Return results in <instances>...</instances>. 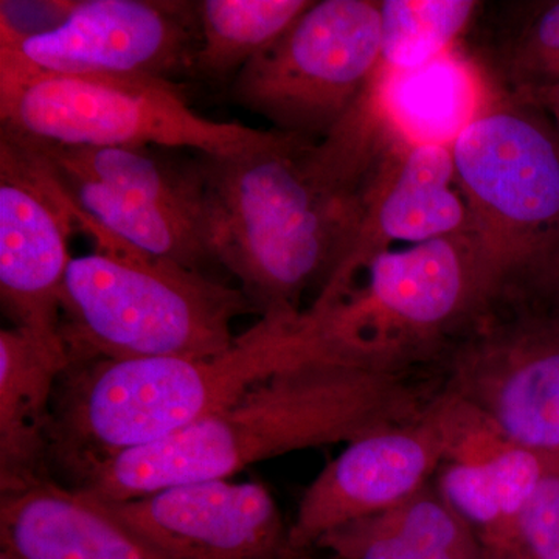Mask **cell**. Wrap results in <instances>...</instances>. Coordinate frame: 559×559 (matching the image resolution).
Masks as SVG:
<instances>
[{
    "label": "cell",
    "mask_w": 559,
    "mask_h": 559,
    "mask_svg": "<svg viewBox=\"0 0 559 559\" xmlns=\"http://www.w3.org/2000/svg\"><path fill=\"white\" fill-rule=\"evenodd\" d=\"M0 547L25 559H167L100 499L51 476L0 487Z\"/></svg>",
    "instance_id": "obj_16"
},
{
    "label": "cell",
    "mask_w": 559,
    "mask_h": 559,
    "mask_svg": "<svg viewBox=\"0 0 559 559\" xmlns=\"http://www.w3.org/2000/svg\"><path fill=\"white\" fill-rule=\"evenodd\" d=\"M68 367L62 345L0 331V487L50 476L55 392Z\"/></svg>",
    "instance_id": "obj_17"
},
{
    "label": "cell",
    "mask_w": 559,
    "mask_h": 559,
    "mask_svg": "<svg viewBox=\"0 0 559 559\" xmlns=\"http://www.w3.org/2000/svg\"><path fill=\"white\" fill-rule=\"evenodd\" d=\"M520 539L528 559H559V455L522 511Z\"/></svg>",
    "instance_id": "obj_23"
},
{
    "label": "cell",
    "mask_w": 559,
    "mask_h": 559,
    "mask_svg": "<svg viewBox=\"0 0 559 559\" xmlns=\"http://www.w3.org/2000/svg\"><path fill=\"white\" fill-rule=\"evenodd\" d=\"M452 153L492 307L558 248V140L533 106L510 97Z\"/></svg>",
    "instance_id": "obj_7"
},
{
    "label": "cell",
    "mask_w": 559,
    "mask_h": 559,
    "mask_svg": "<svg viewBox=\"0 0 559 559\" xmlns=\"http://www.w3.org/2000/svg\"><path fill=\"white\" fill-rule=\"evenodd\" d=\"M2 131L61 146L190 148L240 153L267 131L194 112L170 80L134 75H53L0 69Z\"/></svg>",
    "instance_id": "obj_6"
},
{
    "label": "cell",
    "mask_w": 559,
    "mask_h": 559,
    "mask_svg": "<svg viewBox=\"0 0 559 559\" xmlns=\"http://www.w3.org/2000/svg\"><path fill=\"white\" fill-rule=\"evenodd\" d=\"M194 3L83 0L55 27L22 32L0 10V69L53 75L168 76L191 72Z\"/></svg>",
    "instance_id": "obj_9"
},
{
    "label": "cell",
    "mask_w": 559,
    "mask_h": 559,
    "mask_svg": "<svg viewBox=\"0 0 559 559\" xmlns=\"http://www.w3.org/2000/svg\"><path fill=\"white\" fill-rule=\"evenodd\" d=\"M0 559H25L21 557L16 551L7 549V547H0Z\"/></svg>",
    "instance_id": "obj_27"
},
{
    "label": "cell",
    "mask_w": 559,
    "mask_h": 559,
    "mask_svg": "<svg viewBox=\"0 0 559 559\" xmlns=\"http://www.w3.org/2000/svg\"><path fill=\"white\" fill-rule=\"evenodd\" d=\"M437 488L473 525L488 549L521 547L520 533L507 520L498 488L488 469L476 463L447 460L439 469Z\"/></svg>",
    "instance_id": "obj_21"
},
{
    "label": "cell",
    "mask_w": 559,
    "mask_h": 559,
    "mask_svg": "<svg viewBox=\"0 0 559 559\" xmlns=\"http://www.w3.org/2000/svg\"><path fill=\"white\" fill-rule=\"evenodd\" d=\"M491 69L514 98L559 83V2L540 10L514 35Z\"/></svg>",
    "instance_id": "obj_22"
},
{
    "label": "cell",
    "mask_w": 559,
    "mask_h": 559,
    "mask_svg": "<svg viewBox=\"0 0 559 559\" xmlns=\"http://www.w3.org/2000/svg\"><path fill=\"white\" fill-rule=\"evenodd\" d=\"M473 237V216L459 183L452 146L409 143L388 134L364 189L358 240L318 299L344 297L364 267L393 242L421 245Z\"/></svg>",
    "instance_id": "obj_14"
},
{
    "label": "cell",
    "mask_w": 559,
    "mask_h": 559,
    "mask_svg": "<svg viewBox=\"0 0 559 559\" xmlns=\"http://www.w3.org/2000/svg\"><path fill=\"white\" fill-rule=\"evenodd\" d=\"M312 0H201L191 73L227 80L277 40Z\"/></svg>",
    "instance_id": "obj_19"
},
{
    "label": "cell",
    "mask_w": 559,
    "mask_h": 559,
    "mask_svg": "<svg viewBox=\"0 0 559 559\" xmlns=\"http://www.w3.org/2000/svg\"><path fill=\"white\" fill-rule=\"evenodd\" d=\"M444 460L447 439L433 399L414 421L349 441L301 495L289 525V559H304L326 533L409 498Z\"/></svg>",
    "instance_id": "obj_12"
},
{
    "label": "cell",
    "mask_w": 559,
    "mask_h": 559,
    "mask_svg": "<svg viewBox=\"0 0 559 559\" xmlns=\"http://www.w3.org/2000/svg\"><path fill=\"white\" fill-rule=\"evenodd\" d=\"M100 500L167 559H289V527L259 481H193Z\"/></svg>",
    "instance_id": "obj_13"
},
{
    "label": "cell",
    "mask_w": 559,
    "mask_h": 559,
    "mask_svg": "<svg viewBox=\"0 0 559 559\" xmlns=\"http://www.w3.org/2000/svg\"><path fill=\"white\" fill-rule=\"evenodd\" d=\"M476 0H380L381 70L421 68L462 46Z\"/></svg>",
    "instance_id": "obj_20"
},
{
    "label": "cell",
    "mask_w": 559,
    "mask_h": 559,
    "mask_svg": "<svg viewBox=\"0 0 559 559\" xmlns=\"http://www.w3.org/2000/svg\"><path fill=\"white\" fill-rule=\"evenodd\" d=\"M241 289L131 250L97 249L69 264L60 336L69 366L91 360L218 355L253 314Z\"/></svg>",
    "instance_id": "obj_4"
},
{
    "label": "cell",
    "mask_w": 559,
    "mask_h": 559,
    "mask_svg": "<svg viewBox=\"0 0 559 559\" xmlns=\"http://www.w3.org/2000/svg\"><path fill=\"white\" fill-rule=\"evenodd\" d=\"M360 275L341 299L310 307L331 347L380 369L406 371L450 347L491 307L473 237L385 250Z\"/></svg>",
    "instance_id": "obj_5"
},
{
    "label": "cell",
    "mask_w": 559,
    "mask_h": 559,
    "mask_svg": "<svg viewBox=\"0 0 559 559\" xmlns=\"http://www.w3.org/2000/svg\"><path fill=\"white\" fill-rule=\"evenodd\" d=\"M316 549L337 559H481L476 530L428 484L396 506L326 533Z\"/></svg>",
    "instance_id": "obj_18"
},
{
    "label": "cell",
    "mask_w": 559,
    "mask_h": 559,
    "mask_svg": "<svg viewBox=\"0 0 559 559\" xmlns=\"http://www.w3.org/2000/svg\"><path fill=\"white\" fill-rule=\"evenodd\" d=\"M516 100L533 106L536 110H543L559 145V83L530 92Z\"/></svg>",
    "instance_id": "obj_25"
},
{
    "label": "cell",
    "mask_w": 559,
    "mask_h": 559,
    "mask_svg": "<svg viewBox=\"0 0 559 559\" xmlns=\"http://www.w3.org/2000/svg\"><path fill=\"white\" fill-rule=\"evenodd\" d=\"M72 209L35 154L0 134V299L17 329L62 345Z\"/></svg>",
    "instance_id": "obj_11"
},
{
    "label": "cell",
    "mask_w": 559,
    "mask_h": 559,
    "mask_svg": "<svg viewBox=\"0 0 559 559\" xmlns=\"http://www.w3.org/2000/svg\"><path fill=\"white\" fill-rule=\"evenodd\" d=\"M340 355L319 312L261 318L226 352L202 358L91 360L58 381L50 465L75 484L92 466L168 439L305 360Z\"/></svg>",
    "instance_id": "obj_3"
},
{
    "label": "cell",
    "mask_w": 559,
    "mask_h": 559,
    "mask_svg": "<svg viewBox=\"0 0 559 559\" xmlns=\"http://www.w3.org/2000/svg\"><path fill=\"white\" fill-rule=\"evenodd\" d=\"M312 142L272 130L240 153L198 157L205 246L260 319L304 314L305 294L319 297L358 240L364 193L323 178Z\"/></svg>",
    "instance_id": "obj_2"
},
{
    "label": "cell",
    "mask_w": 559,
    "mask_h": 559,
    "mask_svg": "<svg viewBox=\"0 0 559 559\" xmlns=\"http://www.w3.org/2000/svg\"><path fill=\"white\" fill-rule=\"evenodd\" d=\"M428 404L406 371L323 356L272 374L168 439L92 466L72 487L128 500L175 485L231 479L264 460L414 421Z\"/></svg>",
    "instance_id": "obj_1"
},
{
    "label": "cell",
    "mask_w": 559,
    "mask_h": 559,
    "mask_svg": "<svg viewBox=\"0 0 559 559\" xmlns=\"http://www.w3.org/2000/svg\"><path fill=\"white\" fill-rule=\"evenodd\" d=\"M510 97L491 66L460 46L421 68L378 69L356 106L393 138L454 146L474 121Z\"/></svg>",
    "instance_id": "obj_15"
},
{
    "label": "cell",
    "mask_w": 559,
    "mask_h": 559,
    "mask_svg": "<svg viewBox=\"0 0 559 559\" xmlns=\"http://www.w3.org/2000/svg\"><path fill=\"white\" fill-rule=\"evenodd\" d=\"M444 392L510 440L559 452V318L492 305L450 345Z\"/></svg>",
    "instance_id": "obj_10"
},
{
    "label": "cell",
    "mask_w": 559,
    "mask_h": 559,
    "mask_svg": "<svg viewBox=\"0 0 559 559\" xmlns=\"http://www.w3.org/2000/svg\"><path fill=\"white\" fill-rule=\"evenodd\" d=\"M380 66V0H312L235 75L230 95L275 130L319 142L362 100Z\"/></svg>",
    "instance_id": "obj_8"
},
{
    "label": "cell",
    "mask_w": 559,
    "mask_h": 559,
    "mask_svg": "<svg viewBox=\"0 0 559 559\" xmlns=\"http://www.w3.org/2000/svg\"><path fill=\"white\" fill-rule=\"evenodd\" d=\"M481 559H528L522 547L516 549H488L484 547Z\"/></svg>",
    "instance_id": "obj_26"
},
{
    "label": "cell",
    "mask_w": 559,
    "mask_h": 559,
    "mask_svg": "<svg viewBox=\"0 0 559 559\" xmlns=\"http://www.w3.org/2000/svg\"><path fill=\"white\" fill-rule=\"evenodd\" d=\"M496 304L528 308L559 318V245L532 274Z\"/></svg>",
    "instance_id": "obj_24"
}]
</instances>
